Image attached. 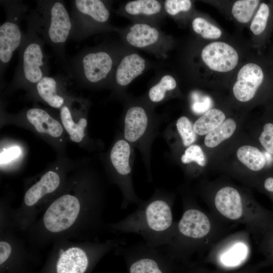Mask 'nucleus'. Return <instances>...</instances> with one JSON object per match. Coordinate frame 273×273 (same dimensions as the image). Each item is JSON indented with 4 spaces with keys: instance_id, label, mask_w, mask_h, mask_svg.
<instances>
[{
    "instance_id": "23",
    "label": "nucleus",
    "mask_w": 273,
    "mask_h": 273,
    "mask_svg": "<svg viewBox=\"0 0 273 273\" xmlns=\"http://www.w3.org/2000/svg\"><path fill=\"white\" fill-rule=\"evenodd\" d=\"M238 159L249 169L254 171L261 170L266 164V158L257 148L245 145L239 148L237 152Z\"/></svg>"
},
{
    "instance_id": "22",
    "label": "nucleus",
    "mask_w": 273,
    "mask_h": 273,
    "mask_svg": "<svg viewBox=\"0 0 273 273\" xmlns=\"http://www.w3.org/2000/svg\"><path fill=\"white\" fill-rule=\"evenodd\" d=\"M225 119V114L221 110L210 109L195 121L194 129L198 135L207 134L222 123Z\"/></svg>"
},
{
    "instance_id": "14",
    "label": "nucleus",
    "mask_w": 273,
    "mask_h": 273,
    "mask_svg": "<svg viewBox=\"0 0 273 273\" xmlns=\"http://www.w3.org/2000/svg\"><path fill=\"white\" fill-rule=\"evenodd\" d=\"M68 78L58 74L43 77L28 92L29 97L60 109L71 96L66 90Z\"/></svg>"
},
{
    "instance_id": "17",
    "label": "nucleus",
    "mask_w": 273,
    "mask_h": 273,
    "mask_svg": "<svg viewBox=\"0 0 273 273\" xmlns=\"http://www.w3.org/2000/svg\"><path fill=\"white\" fill-rule=\"evenodd\" d=\"M19 116L38 133L53 139L61 138L64 129L61 122L47 109L33 107L22 112Z\"/></svg>"
},
{
    "instance_id": "3",
    "label": "nucleus",
    "mask_w": 273,
    "mask_h": 273,
    "mask_svg": "<svg viewBox=\"0 0 273 273\" xmlns=\"http://www.w3.org/2000/svg\"><path fill=\"white\" fill-rule=\"evenodd\" d=\"M173 203V197L158 191L125 218L109 223L108 229L115 233L135 234L151 247H164L170 242L175 229Z\"/></svg>"
},
{
    "instance_id": "35",
    "label": "nucleus",
    "mask_w": 273,
    "mask_h": 273,
    "mask_svg": "<svg viewBox=\"0 0 273 273\" xmlns=\"http://www.w3.org/2000/svg\"><path fill=\"white\" fill-rule=\"evenodd\" d=\"M263 148L270 154L273 155V124L268 123L263 126V130L259 138Z\"/></svg>"
},
{
    "instance_id": "16",
    "label": "nucleus",
    "mask_w": 273,
    "mask_h": 273,
    "mask_svg": "<svg viewBox=\"0 0 273 273\" xmlns=\"http://www.w3.org/2000/svg\"><path fill=\"white\" fill-rule=\"evenodd\" d=\"M201 57L210 69L221 72L233 70L239 59L237 51L232 46L220 41L213 42L205 46L201 52Z\"/></svg>"
},
{
    "instance_id": "28",
    "label": "nucleus",
    "mask_w": 273,
    "mask_h": 273,
    "mask_svg": "<svg viewBox=\"0 0 273 273\" xmlns=\"http://www.w3.org/2000/svg\"><path fill=\"white\" fill-rule=\"evenodd\" d=\"M193 125L186 116L180 117L176 121L177 130L185 147L192 145L197 139V133L194 129Z\"/></svg>"
},
{
    "instance_id": "12",
    "label": "nucleus",
    "mask_w": 273,
    "mask_h": 273,
    "mask_svg": "<svg viewBox=\"0 0 273 273\" xmlns=\"http://www.w3.org/2000/svg\"><path fill=\"white\" fill-rule=\"evenodd\" d=\"M71 32L69 39L79 41L102 28L110 17L109 10L100 0L71 1Z\"/></svg>"
},
{
    "instance_id": "6",
    "label": "nucleus",
    "mask_w": 273,
    "mask_h": 273,
    "mask_svg": "<svg viewBox=\"0 0 273 273\" xmlns=\"http://www.w3.org/2000/svg\"><path fill=\"white\" fill-rule=\"evenodd\" d=\"M67 178L64 171L51 168L30 182L19 206L10 209L13 227L24 234L63 188Z\"/></svg>"
},
{
    "instance_id": "24",
    "label": "nucleus",
    "mask_w": 273,
    "mask_h": 273,
    "mask_svg": "<svg viewBox=\"0 0 273 273\" xmlns=\"http://www.w3.org/2000/svg\"><path fill=\"white\" fill-rule=\"evenodd\" d=\"M236 123L234 120L229 118L225 120L217 127L207 133L204 139L205 145L213 148L220 143L230 138L234 133Z\"/></svg>"
},
{
    "instance_id": "31",
    "label": "nucleus",
    "mask_w": 273,
    "mask_h": 273,
    "mask_svg": "<svg viewBox=\"0 0 273 273\" xmlns=\"http://www.w3.org/2000/svg\"><path fill=\"white\" fill-rule=\"evenodd\" d=\"M180 159L184 164L195 162L200 166H204L206 163V158L202 149L197 145H192L188 147Z\"/></svg>"
},
{
    "instance_id": "9",
    "label": "nucleus",
    "mask_w": 273,
    "mask_h": 273,
    "mask_svg": "<svg viewBox=\"0 0 273 273\" xmlns=\"http://www.w3.org/2000/svg\"><path fill=\"white\" fill-rule=\"evenodd\" d=\"M10 220L0 218V273H30L38 253L32 250Z\"/></svg>"
},
{
    "instance_id": "26",
    "label": "nucleus",
    "mask_w": 273,
    "mask_h": 273,
    "mask_svg": "<svg viewBox=\"0 0 273 273\" xmlns=\"http://www.w3.org/2000/svg\"><path fill=\"white\" fill-rule=\"evenodd\" d=\"M259 3L258 0L238 1L233 6L232 14L238 22L247 23L251 19Z\"/></svg>"
},
{
    "instance_id": "19",
    "label": "nucleus",
    "mask_w": 273,
    "mask_h": 273,
    "mask_svg": "<svg viewBox=\"0 0 273 273\" xmlns=\"http://www.w3.org/2000/svg\"><path fill=\"white\" fill-rule=\"evenodd\" d=\"M148 125V115L143 108L140 106L129 108L124 118V140L129 143L137 142L145 133Z\"/></svg>"
},
{
    "instance_id": "30",
    "label": "nucleus",
    "mask_w": 273,
    "mask_h": 273,
    "mask_svg": "<svg viewBox=\"0 0 273 273\" xmlns=\"http://www.w3.org/2000/svg\"><path fill=\"white\" fill-rule=\"evenodd\" d=\"M269 15L268 6L265 3H261L250 25V29L254 34L259 35L263 32Z\"/></svg>"
},
{
    "instance_id": "37",
    "label": "nucleus",
    "mask_w": 273,
    "mask_h": 273,
    "mask_svg": "<svg viewBox=\"0 0 273 273\" xmlns=\"http://www.w3.org/2000/svg\"><path fill=\"white\" fill-rule=\"evenodd\" d=\"M263 187L266 192L273 194V177H267L263 183Z\"/></svg>"
},
{
    "instance_id": "5",
    "label": "nucleus",
    "mask_w": 273,
    "mask_h": 273,
    "mask_svg": "<svg viewBox=\"0 0 273 273\" xmlns=\"http://www.w3.org/2000/svg\"><path fill=\"white\" fill-rule=\"evenodd\" d=\"M210 210L218 220L227 225H244L257 239L273 226V211L250 198L244 197L233 187L224 186L216 192Z\"/></svg>"
},
{
    "instance_id": "18",
    "label": "nucleus",
    "mask_w": 273,
    "mask_h": 273,
    "mask_svg": "<svg viewBox=\"0 0 273 273\" xmlns=\"http://www.w3.org/2000/svg\"><path fill=\"white\" fill-rule=\"evenodd\" d=\"M263 78L264 74L259 66L253 63L244 65L238 72L237 81L233 88L236 98L242 102L251 100L262 83Z\"/></svg>"
},
{
    "instance_id": "15",
    "label": "nucleus",
    "mask_w": 273,
    "mask_h": 273,
    "mask_svg": "<svg viewBox=\"0 0 273 273\" xmlns=\"http://www.w3.org/2000/svg\"><path fill=\"white\" fill-rule=\"evenodd\" d=\"M85 104L79 98L71 96L60 109V119L71 141L81 143L85 136L87 120Z\"/></svg>"
},
{
    "instance_id": "27",
    "label": "nucleus",
    "mask_w": 273,
    "mask_h": 273,
    "mask_svg": "<svg viewBox=\"0 0 273 273\" xmlns=\"http://www.w3.org/2000/svg\"><path fill=\"white\" fill-rule=\"evenodd\" d=\"M176 86L175 79L170 75H165L149 90V99L153 102H159L164 99L167 91L174 89Z\"/></svg>"
},
{
    "instance_id": "20",
    "label": "nucleus",
    "mask_w": 273,
    "mask_h": 273,
    "mask_svg": "<svg viewBox=\"0 0 273 273\" xmlns=\"http://www.w3.org/2000/svg\"><path fill=\"white\" fill-rule=\"evenodd\" d=\"M145 68V61L137 54L125 56L116 69L115 80L120 86H126L141 75Z\"/></svg>"
},
{
    "instance_id": "29",
    "label": "nucleus",
    "mask_w": 273,
    "mask_h": 273,
    "mask_svg": "<svg viewBox=\"0 0 273 273\" xmlns=\"http://www.w3.org/2000/svg\"><path fill=\"white\" fill-rule=\"evenodd\" d=\"M194 31L206 39H216L221 35V30L205 19L197 17L192 22Z\"/></svg>"
},
{
    "instance_id": "7",
    "label": "nucleus",
    "mask_w": 273,
    "mask_h": 273,
    "mask_svg": "<svg viewBox=\"0 0 273 273\" xmlns=\"http://www.w3.org/2000/svg\"><path fill=\"white\" fill-rule=\"evenodd\" d=\"M37 33L52 48L58 59L66 69L68 59L65 46L72 29L71 16L61 0L36 1L34 10L26 16Z\"/></svg>"
},
{
    "instance_id": "36",
    "label": "nucleus",
    "mask_w": 273,
    "mask_h": 273,
    "mask_svg": "<svg viewBox=\"0 0 273 273\" xmlns=\"http://www.w3.org/2000/svg\"><path fill=\"white\" fill-rule=\"evenodd\" d=\"M21 153L19 147L14 146L5 149L1 153V164L7 163L17 158Z\"/></svg>"
},
{
    "instance_id": "34",
    "label": "nucleus",
    "mask_w": 273,
    "mask_h": 273,
    "mask_svg": "<svg viewBox=\"0 0 273 273\" xmlns=\"http://www.w3.org/2000/svg\"><path fill=\"white\" fill-rule=\"evenodd\" d=\"M191 7V2L189 0H166L164 2L166 12L172 16L181 11H188Z\"/></svg>"
},
{
    "instance_id": "2",
    "label": "nucleus",
    "mask_w": 273,
    "mask_h": 273,
    "mask_svg": "<svg viewBox=\"0 0 273 273\" xmlns=\"http://www.w3.org/2000/svg\"><path fill=\"white\" fill-rule=\"evenodd\" d=\"M183 210L170 242L161 249L172 259L208 251L223 237L229 226L190 200L184 201Z\"/></svg>"
},
{
    "instance_id": "25",
    "label": "nucleus",
    "mask_w": 273,
    "mask_h": 273,
    "mask_svg": "<svg viewBox=\"0 0 273 273\" xmlns=\"http://www.w3.org/2000/svg\"><path fill=\"white\" fill-rule=\"evenodd\" d=\"M161 5L156 0H136L128 2L125 7L126 12L131 15H151L160 12Z\"/></svg>"
},
{
    "instance_id": "10",
    "label": "nucleus",
    "mask_w": 273,
    "mask_h": 273,
    "mask_svg": "<svg viewBox=\"0 0 273 273\" xmlns=\"http://www.w3.org/2000/svg\"><path fill=\"white\" fill-rule=\"evenodd\" d=\"M113 58L105 49H85L68 59L67 70L70 77L79 85L100 84L110 76Z\"/></svg>"
},
{
    "instance_id": "33",
    "label": "nucleus",
    "mask_w": 273,
    "mask_h": 273,
    "mask_svg": "<svg viewBox=\"0 0 273 273\" xmlns=\"http://www.w3.org/2000/svg\"><path fill=\"white\" fill-rule=\"evenodd\" d=\"M192 97V109L197 114L206 113L212 106V100L208 96H201L198 93H194Z\"/></svg>"
},
{
    "instance_id": "21",
    "label": "nucleus",
    "mask_w": 273,
    "mask_h": 273,
    "mask_svg": "<svg viewBox=\"0 0 273 273\" xmlns=\"http://www.w3.org/2000/svg\"><path fill=\"white\" fill-rule=\"evenodd\" d=\"M159 33L157 29L143 23L132 25L126 35L128 42L136 48H144L155 43Z\"/></svg>"
},
{
    "instance_id": "13",
    "label": "nucleus",
    "mask_w": 273,
    "mask_h": 273,
    "mask_svg": "<svg viewBox=\"0 0 273 273\" xmlns=\"http://www.w3.org/2000/svg\"><path fill=\"white\" fill-rule=\"evenodd\" d=\"M250 234L245 229L222 237L208 250V256L225 269L241 266L250 255Z\"/></svg>"
},
{
    "instance_id": "32",
    "label": "nucleus",
    "mask_w": 273,
    "mask_h": 273,
    "mask_svg": "<svg viewBox=\"0 0 273 273\" xmlns=\"http://www.w3.org/2000/svg\"><path fill=\"white\" fill-rule=\"evenodd\" d=\"M257 240L259 251L273 262V226L264 232Z\"/></svg>"
},
{
    "instance_id": "11",
    "label": "nucleus",
    "mask_w": 273,
    "mask_h": 273,
    "mask_svg": "<svg viewBox=\"0 0 273 273\" xmlns=\"http://www.w3.org/2000/svg\"><path fill=\"white\" fill-rule=\"evenodd\" d=\"M6 15L0 26V75L9 65L14 52L19 49L25 36L20 28V23L26 17L28 7L21 1H1Z\"/></svg>"
},
{
    "instance_id": "4",
    "label": "nucleus",
    "mask_w": 273,
    "mask_h": 273,
    "mask_svg": "<svg viewBox=\"0 0 273 273\" xmlns=\"http://www.w3.org/2000/svg\"><path fill=\"white\" fill-rule=\"evenodd\" d=\"M126 244L125 239L121 238L103 242L56 240L38 273H89L103 256Z\"/></svg>"
},
{
    "instance_id": "1",
    "label": "nucleus",
    "mask_w": 273,
    "mask_h": 273,
    "mask_svg": "<svg viewBox=\"0 0 273 273\" xmlns=\"http://www.w3.org/2000/svg\"><path fill=\"white\" fill-rule=\"evenodd\" d=\"M101 184L94 175L67 177L61 190L23 234L29 247L38 251L56 240L99 241L106 229Z\"/></svg>"
},
{
    "instance_id": "8",
    "label": "nucleus",
    "mask_w": 273,
    "mask_h": 273,
    "mask_svg": "<svg viewBox=\"0 0 273 273\" xmlns=\"http://www.w3.org/2000/svg\"><path fill=\"white\" fill-rule=\"evenodd\" d=\"M27 23L24 39L19 49V61L8 92L32 88L50 74L49 58L44 53L45 42L33 26Z\"/></svg>"
}]
</instances>
